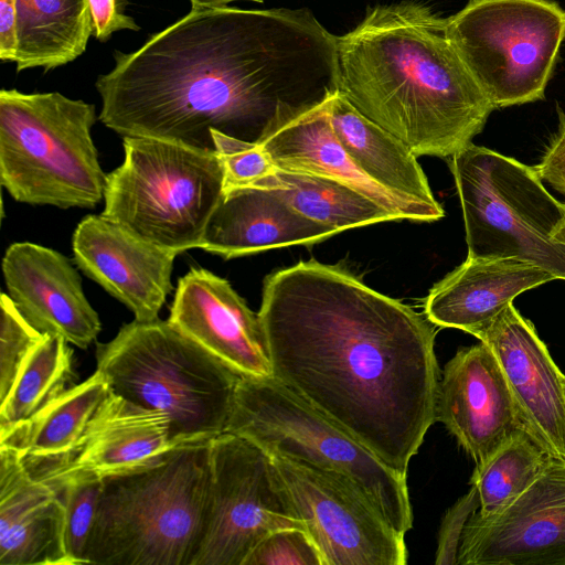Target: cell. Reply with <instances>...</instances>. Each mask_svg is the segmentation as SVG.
I'll return each mask as SVG.
<instances>
[{"label": "cell", "mask_w": 565, "mask_h": 565, "mask_svg": "<svg viewBox=\"0 0 565 565\" xmlns=\"http://www.w3.org/2000/svg\"><path fill=\"white\" fill-rule=\"evenodd\" d=\"M99 75L98 119L124 137L215 152L212 131L258 141L338 93L337 35L307 8H192Z\"/></svg>", "instance_id": "cell-1"}, {"label": "cell", "mask_w": 565, "mask_h": 565, "mask_svg": "<svg viewBox=\"0 0 565 565\" xmlns=\"http://www.w3.org/2000/svg\"><path fill=\"white\" fill-rule=\"evenodd\" d=\"M258 317L273 377L406 478L437 422L426 316L310 259L266 277Z\"/></svg>", "instance_id": "cell-2"}, {"label": "cell", "mask_w": 565, "mask_h": 565, "mask_svg": "<svg viewBox=\"0 0 565 565\" xmlns=\"http://www.w3.org/2000/svg\"><path fill=\"white\" fill-rule=\"evenodd\" d=\"M338 90L417 157L449 159L495 109L447 35V18L418 0L370 8L337 36Z\"/></svg>", "instance_id": "cell-3"}, {"label": "cell", "mask_w": 565, "mask_h": 565, "mask_svg": "<svg viewBox=\"0 0 565 565\" xmlns=\"http://www.w3.org/2000/svg\"><path fill=\"white\" fill-rule=\"evenodd\" d=\"M211 439L102 479L86 564L193 565L203 540Z\"/></svg>", "instance_id": "cell-4"}, {"label": "cell", "mask_w": 565, "mask_h": 565, "mask_svg": "<svg viewBox=\"0 0 565 565\" xmlns=\"http://www.w3.org/2000/svg\"><path fill=\"white\" fill-rule=\"evenodd\" d=\"M96 370L114 394L164 414L177 440L225 431L242 377L169 319L134 320L96 347Z\"/></svg>", "instance_id": "cell-5"}, {"label": "cell", "mask_w": 565, "mask_h": 565, "mask_svg": "<svg viewBox=\"0 0 565 565\" xmlns=\"http://www.w3.org/2000/svg\"><path fill=\"white\" fill-rule=\"evenodd\" d=\"M93 104L57 92H0V182L18 202L94 209L106 177L92 138Z\"/></svg>", "instance_id": "cell-6"}, {"label": "cell", "mask_w": 565, "mask_h": 565, "mask_svg": "<svg viewBox=\"0 0 565 565\" xmlns=\"http://www.w3.org/2000/svg\"><path fill=\"white\" fill-rule=\"evenodd\" d=\"M125 159L106 177L102 215L177 254L201 246L224 193L216 152L124 137Z\"/></svg>", "instance_id": "cell-7"}, {"label": "cell", "mask_w": 565, "mask_h": 565, "mask_svg": "<svg viewBox=\"0 0 565 565\" xmlns=\"http://www.w3.org/2000/svg\"><path fill=\"white\" fill-rule=\"evenodd\" d=\"M225 431L349 478L401 535L413 527L406 478L273 376L241 377Z\"/></svg>", "instance_id": "cell-8"}, {"label": "cell", "mask_w": 565, "mask_h": 565, "mask_svg": "<svg viewBox=\"0 0 565 565\" xmlns=\"http://www.w3.org/2000/svg\"><path fill=\"white\" fill-rule=\"evenodd\" d=\"M461 204L467 257L518 258L565 280V203L534 167L472 142L448 159Z\"/></svg>", "instance_id": "cell-9"}, {"label": "cell", "mask_w": 565, "mask_h": 565, "mask_svg": "<svg viewBox=\"0 0 565 565\" xmlns=\"http://www.w3.org/2000/svg\"><path fill=\"white\" fill-rule=\"evenodd\" d=\"M447 35L495 108L544 98L565 10L551 0H469L447 18Z\"/></svg>", "instance_id": "cell-10"}, {"label": "cell", "mask_w": 565, "mask_h": 565, "mask_svg": "<svg viewBox=\"0 0 565 565\" xmlns=\"http://www.w3.org/2000/svg\"><path fill=\"white\" fill-rule=\"evenodd\" d=\"M210 460L205 529L193 565H243L273 531L306 530L271 456L263 448L224 431L211 439Z\"/></svg>", "instance_id": "cell-11"}, {"label": "cell", "mask_w": 565, "mask_h": 565, "mask_svg": "<svg viewBox=\"0 0 565 565\" xmlns=\"http://www.w3.org/2000/svg\"><path fill=\"white\" fill-rule=\"evenodd\" d=\"M271 458L324 565L407 563L405 536L352 480L302 461Z\"/></svg>", "instance_id": "cell-12"}, {"label": "cell", "mask_w": 565, "mask_h": 565, "mask_svg": "<svg viewBox=\"0 0 565 565\" xmlns=\"http://www.w3.org/2000/svg\"><path fill=\"white\" fill-rule=\"evenodd\" d=\"M457 565H565V461L550 458L503 511L468 520Z\"/></svg>", "instance_id": "cell-13"}, {"label": "cell", "mask_w": 565, "mask_h": 565, "mask_svg": "<svg viewBox=\"0 0 565 565\" xmlns=\"http://www.w3.org/2000/svg\"><path fill=\"white\" fill-rule=\"evenodd\" d=\"M184 443L172 437L164 414L111 392L72 448L51 458L21 460L34 478L55 489L130 470Z\"/></svg>", "instance_id": "cell-14"}, {"label": "cell", "mask_w": 565, "mask_h": 565, "mask_svg": "<svg viewBox=\"0 0 565 565\" xmlns=\"http://www.w3.org/2000/svg\"><path fill=\"white\" fill-rule=\"evenodd\" d=\"M476 338L501 365L521 429L550 457L565 461V375L532 322L509 303Z\"/></svg>", "instance_id": "cell-15"}, {"label": "cell", "mask_w": 565, "mask_h": 565, "mask_svg": "<svg viewBox=\"0 0 565 565\" xmlns=\"http://www.w3.org/2000/svg\"><path fill=\"white\" fill-rule=\"evenodd\" d=\"M437 422L473 459L476 471L521 429L501 365L484 342L459 349L446 363Z\"/></svg>", "instance_id": "cell-16"}, {"label": "cell", "mask_w": 565, "mask_h": 565, "mask_svg": "<svg viewBox=\"0 0 565 565\" xmlns=\"http://www.w3.org/2000/svg\"><path fill=\"white\" fill-rule=\"evenodd\" d=\"M77 267L124 303L138 321L159 318L172 290L177 253L131 234L104 215H87L73 239Z\"/></svg>", "instance_id": "cell-17"}, {"label": "cell", "mask_w": 565, "mask_h": 565, "mask_svg": "<svg viewBox=\"0 0 565 565\" xmlns=\"http://www.w3.org/2000/svg\"><path fill=\"white\" fill-rule=\"evenodd\" d=\"M169 320L239 375L273 376L258 312L226 279L191 268L178 281Z\"/></svg>", "instance_id": "cell-18"}, {"label": "cell", "mask_w": 565, "mask_h": 565, "mask_svg": "<svg viewBox=\"0 0 565 565\" xmlns=\"http://www.w3.org/2000/svg\"><path fill=\"white\" fill-rule=\"evenodd\" d=\"M2 274L9 296L40 332L81 349L96 340L102 330L98 313L65 255L30 242L13 243L4 253Z\"/></svg>", "instance_id": "cell-19"}, {"label": "cell", "mask_w": 565, "mask_h": 565, "mask_svg": "<svg viewBox=\"0 0 565 565\" xmlns=\"http://www.w3.org/2000/svg\"><path fill=\"white\" fill-rule=\"evenodd\" d=\"M332 96L276 120L258 139L275 167L341 181L381 204L398 221L434 222L444 217L440 204L394 193L354 163L331 126L329 109Z\"/></svg>", "instance_id": "cell-20"}, {"label": "cell", "mask_w": 565, "mask_h": 565, "mask_svg": "<svg viewBox=\"0 0 565 565\" xmlns=\"http://www.w3.org/2000/svg\"><path fill=\"white\" fill-rule=\"evenodd\" d=\"M337 234L297 212L277 189L248 185L224 190L200 248L231 259L278 247L310 246Z\"/></svg>", "instance_id": "cell-21"}, {"label": "cell", "mask_w": 565, "mask_h": 565, "mask_svg": "<svg viewBox=\"0 0 565 565\" xmlns=\"http://www.w3.org/2000/svg\"><path fill=\"white\" fill-rule=\"evenodd\" d=\"M64 526L57 492L0 446V565H71Z\"/></svg>", "instance_id": "cell-22"}, {"label": "cell", "mask_w": 565, "mask_h": 565, "mask_svg": "<svg viewBox=\"0 0 565 565\" xmlns=\"http://www.w3.org/2000/svg\"><path fill=\"white\" fill-rule=\"evenodd\" d=\"M551 280V273L526 260L467 257L433 286L424 313L434 326L476 337L516 296Z\"/></svg>", "instance_id": "cell-23"}, {"label": "cell", "mask_w": 565, "mask_h": 565, "mask_svg": "<svg viewBox=\"0 0 565 565\" xmlns=\"http://www.w3.org/2000/svg\"><path fill=\"white\" fill-rule=\"evenodd\" d=\"M329 114L337 138L367 177L399 195L439 204L417 156L399 139L362 115L339 92L330 100Z\"/></svg>", "instance_id": "cell-24"}, {"label": "cell", "mask_w": 565, "mask_h": 565, "mask_svg": "<svg viewBox=\"0 0 565 565\" xmlns=\"http://www.w3.org/2000/svg\"><path fill=\"white\" fill-rule=\"evenodd\" d=\"M92 34L88 0H17V71L73 62Z\"/></svg>", "instance_id": "cell-25"}, {"label": "cell", "mask_w": 565, "mask_h": 565, "mask_svg": "<svg viewBox=\"0 0 565 565\" xmlns=\"http://www.w3.org/2000/svg\"><path fill=\"white\" fill-rule=\"evenodd\" d=\"M110 394L96 370L30 419L0 430V446L14 449L23 460L58 456L74 446Z\"/></svg>", "instance_id": "cell-26"}, {"label": "cell", "mask_w": 565, "mask_h": 565, "mask_svg": "<svg viewBox=\"0 0 565 565\" xmlns=\"http://www.w3.org/2000/svg\"><path fill=\"white\" fill-rule=\"evenodd\" d=\"M255 185L277 189L297 212L339 234L354 227L398 221L362 192L322 175L276 168L271 175Z\"/></svg>", "instance_id": "cell-27"}, {"label": "cell", "mask_w": 565, "mask_h": 565, "mask_svg": "<svg viewBox=\"0 0 565 565\" xmlns=\"http://www.w3.org/2000/svg\"><path fill=\"white\" fill-rule=\"evenodd\" d=\"M46 334L24 362L10 393L0 403V430L30 419L75 385L73 350Z\"/></svg>", "instance_id": "cell-28"}, {"label": "cell", "mask_w": 565, "mask_h": 565, "mask_svg": "<svg viewBox=\"0 0 565 565\" xmlns=\"http://www.w3.org/2000/svg\"><path fill=\"white\" fill-rule=\"evenodd\" d=\"M551 457L522 429L493 455L481 470H473L470 484L477 489L482 516L511 505L536 480Z\"/></svg>", "instance_id": "cell-29"}, {"label": "cell", "mask_w": 565, "mask_h": 565, "mask_svg": "<svg viewBox=\"0 0 565 565\" xmlns=\"http://www.w3.org/2000/svg\"><path fill=\"white\" fill-rule=\"evenodd\" d=\"M46 334L35 329L11 297H0V403L6 399L31 352Z\"/></svg>", "instance_id": "cell-30"}, {"label": "cell", "mask_w": 565, "mask_h": 565, "mask_svg": "<svg viewBox=\"0 0 565 565\" xmlns=\"http://www.w3.org/2000/svg\"><path fill=\"white\" fill-rule=\"evenodd\" d=\"M54 490L65 510L64 537L71 565H84L102 490V480L68 482Z\"/></svg>", "instance_id": "cell-31"}, {"label": "cell", "mask_w": 565, "mask_h": 565, "mask_svg": "<svg viewBox=\"0 0 565 565\" xmlns=\"http://www.w3.org/2000/svg\"><path fill=\"white\" fill-rule=\"evenodd\" d=\"M215 152L224 171V190L255 185L276 167L258 141H247L213 130Z\"/></svg>", "instance_id": "cell-32"}, {"label": "cell", "mask_w": 565, "mask_h": 565, "mask_svg": "<svg viewBox=\"0 0 565 565\" xmlns=\"http://www.w3.org/2000/svg\"><path fill=\"white\" fill-rule=\"evenodd\" d=\"M243 565H324L310 534L299 527H281L265 536Z\"/></svg>", "instance_id": "cell-33"}, {"label": "cell", "mask_w": 565, "mask_h": 565, "mask_svg": "<svg viewBox=\"0 0 565 565\" xmlns=\"http://www.w3.org/2000/svg\"><path fill=\"white\" fill-rule=\"evenodd\" d=\"M479 505L477 489L471 486L470 490L447 510L439 527L435 564L457 565L465 526Z\"/></svg>", "instance_id": "cell-34"}, {"label": "cell", "mask_w": 565, "mask_h": 565, "mask_svg": "<svg viewBox=\"0 0 565 565\" xmlns=\"http://www.w3.org/2000/svg\"><path fill=\"white\" fill-rule=\"evenodd\" d=\"M122 0H88L94 36L105 42L119 30L138 31L135 20L125 14Z\"/></svg>", "instance_id": "cell-35"}, {"label": "cell", "mask_w": 565, "mask_h": 565, "mask_svg": "<svg viewBox=\"0 0 565 565\" xmlns=\"http://www.w3.org/2000/svg\"><path fill=\"white\" fill-rule=\"evenodd\" d=\"M534 169L542 181L565 195V113L558 109V129Z\"/></svg>", "instance_id": "cell-36"}, {"label": "cell", "mask_w": 565, "mask_h": 565, "mask_svg": "<svg viewBox=\"0 0 565 565\" xmlns=\"http://www.w3.org/2000/svg\"><path fill=\"white\" fill-rule=\"evenodd\" d=\"M17 56V0H0V58L14 62Z\"/></svg>", "instance_id": "cell-37"}, {"label": "cell", "mask_w": 565, "mask_h": 565, "mask_svg": "<svg viewBox=\"0 0 565 565\" xmlns=\"http://www.w3.org/2000/svg\"><path fill=\"white\" fill-rule=\"evenodd\" d=\"M191 2L192 8H215V7H225L234 1L242 0H189ZM243 1H253L262 3L264 0H243Z\"/></svg>", "instance_id": "cell-38"}, {"label": "cell", "mask_w": 565, "mask_h": 565, "mask_svg": "<svg viewBox=\"0 0 565 565\" xmlns=\"http://www.w3.org/2000/svg\"><path fill=\"white\" fill-rule=\"evenodd\" d=\"M557 238L559 241H563L565 242V223L562 225V227L559 228L558 233H557Z\"/></svg>", "instance_id": "cell-39"}, {"label": "cell", "mask_w": 565, "mask_h": 565, "mask_svg": "<svg viewBox=\"0 0 565 565\" xmlns=\"http://www.w3.org/2000/svg\"><path fill=\"white\" fill-rule=\"evenodd\" d=\"M564 387H565V377H564Z\"/></svg>", "instance_id": "cell-40"}]
</instances>
